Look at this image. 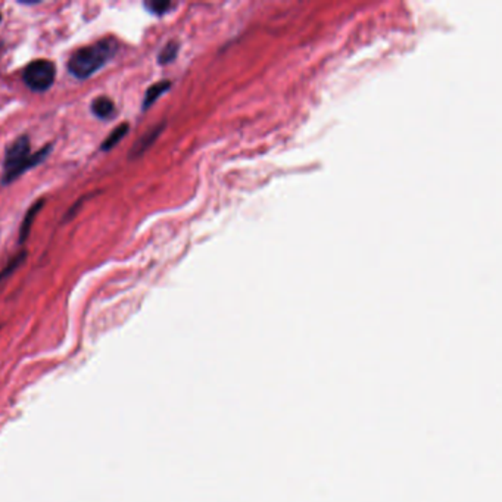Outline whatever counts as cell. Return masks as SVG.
<instances>
[{
  "label": "cell",
  "mask_w": 502,
  "mask_h": 502,
  "mask_svg": "<svg viewBox=\"0 0 502 502\" xmlns=\"http://www.w3.org/2000/svg\"><path fill=\"white\" fill-rule=\"evenodd\" d=\"M91 110H93V114H95L96 117L105 120V118H109V117L114 115V113H115V105H114V102L110 101L109 98L101 96V98L93 101V103H91Z\"/></svg>",
  "instance_id": "cell-4"
},
{
  "label": "cell",
  "mask_w": 502,
  "mask_h": 502,
  "mask_svg": "<svg viewBox=\"0 0 502 502\" xmlns=\"http://www.w3.org/2000/svg\"><path fill=\"white\" fill-rule=\"evenodd\" d=\"M43 207V202H39V203H35V205L27 212L24 221H23V226H21V232H20V236H21V241H24L30 233V229L33 226V221L37 215V212L40 211V208Z\"/></svg>",
  "instance_id": "cell-7"
},
{
  "label": "cell",
  "mask_w": 502,
  "mask_h": 502,
  "mask_svg": "<svg viewBox=\"0 0 502 502\" xmlns=\"http://www.w3.org/2000/svg\"><path fill=\"white\" fill-rule=\"evenodd\" d=\"M0 20H2V16H0Z\"/></svg>",
  "instance_id": "cell-11"
},
{
  "label": "cell",
  "mask_w": 502,
  "mask_h": 502,
  "mask_svg": "<svg viewBox=\"0 0 502 502\" xmlns=\"http://www.w3.org/2000/svg\"><path fill=\"white\" fill-rule=\"evenodd\" d=\"M171 83L169 80H165V81H159V83H155L154 86L149 87V90L146 91V96H144V102H143V108L147 109L149 106H151L154 102H156L159 99V96L162 95V93H165L166 90L170 89Z\"/></svg>",
  "instance_id": "cell-5"
},
{
  "label": "cell",
  "mask_w": 502,
  "mask_h": 502,
  "mask_svg": "<svg viewBox=\"0 0 502 502\" xmlns=\"http://www.w3.org/2000/svg\"><path fill=\"white\" fill-rule=\"evenodd\" d=\"M117 42L114 39H105L95 45L81 47L72 55L68 68L72 76L77 79H87L91 74L99 71L117 52Z\"/></svg>",
  "instance_id": "cell-1"
},
{
  "label": "cell",
  "mask_w": 502,
  "mask_h": 502,
  "mask_svg": "<svg viewBox=\"0 0 502 502\" xmlns=\"http://www.w3.org/2000/svg\"><path fill=\"white\" fill-rule=\"evenodd\" d=\"M127 133H128V125H127V124L118 125V127L114 130V132L110 133V135L105 139V142H103V144H102V151H109V149H113L114 146H117V144L125 137Z\"/></svg>",
  "instance_id": "cell-6"
},
{
  "label": "cell",
  "mask_w": 502,
  "mask_h": 502,
  "mask_svg": "<svg viewBox=\"0 0 502 502\" xmlns=\"http://www.w3.org/2000/svg\"><path fill=\"white\" fill-rule=\"evenodd\" d=\"M50 147H45L37 155L30 154V140L28 137L23 136L16 139L6 151L5 156V169H6V181H12L18 176H21L24 171L30 170L31 166L42 162L46 156Z\"/></svg>",
  "instance_id": "cell-2"
},
{
  "label": "cell",
  "mask_w": 502,
  "mask_h": 502,
  "mask_svg": "<svg viewBox=\"0 0 502 502\" xmlns=\"http://www.w3.org/2000/svg\"><path fill=\"white\" fill-rule=\"evenodd\" d=\"M146 8L152 13L162 15L165 12H169L173 8V5L169 2H149V4H146Z\"/></svg>",
  "instance_id": "cell-10"
},
{
  "label": "cell",
  "mask_w": 502,
  "mask_h": 502,
  "mask_svg": "<svg viewBox=\"0 0 502 502\" xmlns=\"http://www.w3.org/2000/svg\"><path fill=\"white\" fill-rule=\"evenodd\" d=\"M177 52H178V45L177 43L171 42V43L166 45L162 49V52L159 53V57H158L159 64L164 65V64H170L171 61H174L176 57H177Z\"/></svg>",
  "instance_id": "cell-9"
},
{
  "label": "cell",
  "mask_w": 502,
  "mask_h": 502,
  "mask_svg": "<svg viewBox=\"0 0 502 502\" xmlns=\"http://www.w3.org/2000/svg\"><path fill=\"white\" fill-rule=\"evenodd\" d=\"M159 133H161V127L154 128V132L147 133L143 139H140V140H139V143H137V144H136V147H135L133 154H135V155H142V154L146 151V149H147L149 146H151V144L156 140V137L159 136Z\"/></svg>",
  "instance_id": "cell-8"
},
{
  "label": "cell",
  "mask_w": 502,
  "mask_h": 502,
  "mask_svg": "<svg viewBox=\"0 0 502 502\" xmlns=\"http://www.w3.org/2000/svg\"><path fill=\"white\" fill-rule=\"evenodd\" d=\"M57 76L55 65L46 59H39L28 64L24 69V83L34 91L47 90Z\"/></svg>",
  "instance_id": "cell-3"
}]
</instances>
